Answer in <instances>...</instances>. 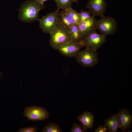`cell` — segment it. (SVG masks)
I'll return each instance as SVG.
<instances>
[{
    "instance_id": "cell-1",
    "label": "cell",
    "mask_w": 132,
    "mask_h": 132,
    "mask_svg": "<svg viewBox=\"0 0 132 132\" xmlns=\"http://www.w3.org/2000/svg\"><path fill=\"white\" fill-rule=\"evenodd\" d=\"M44 4L36 0H29L22 3L19 10V18L21 21L31 23L39 21V13L41 10L44 9Z\"/></svg>"
},
{
    "instance_id": "cell-2",
    "label": "cell",
    "mask_w": 132,
    "mask_h": 132,
    "mask_svg": "<svg viewBox=\"0 0 132 132\" xmlns=\"http://www.w3.org/2000/svg\"><path fill=\"white\" fill-rule=\"evenodd\" d=\"M49 43L51 47L57 50L59 47L69 42L73 41L69 29L60 22L50 34Z\"/></svg>"
},
{
    "instance_id": "cell-3",
    "label": "cell",
    "mask_w": 132,
    "mask_h": 132,
    "mask_svg": "<svg viewBox=\"0 0 132 132\" xmlns=\"http://www.w3.org/2000/svg\"><path fill=\"white\" fill-rule=\"evenodd\" d=\"M74 57L78 63L86 68L94 66L99 60L97 51L88 48L78 51Z\"/></svg>"
},
{
    "instance_id": "cell-4",
    "label": "cell",
    "mask_w": 132,
    "mask_h": 132,
    "mask_svg": "<svg viewBox=\"0 0 132 132\" xmlns=\"http://www.w3.org/2000/svg\"><path fill=\"white\" fill-rule=\"evenodd\" d=\"M59 10L47 14L39 20V26L44 33L50 34L60 22Z\"/></svg>"
},
{
    "instance_id": "cell-5",
    "label": "cell",
    "mask_w": 132,
    "mask_h": 132,
    "mask_svg": "<svg viewBox=\"0 0 132 132\" xmlns=\"http://www.w3.org/2000/svg\"><path fill=\"white\" fill-rule=\"evenodd\" d=\"M96 26L100 33L106 37L114 34L117 28L116 20L109 16H104L99 20H96Z\"/></svg>"
},
{
    "instance_id": "cell-6",
    "label": "cell",
    "mask_w": 132,
    "mask_h": 132,
    "mask_svg": "<svg viewBox=\"0 0 132 132\" xmlns=\"http://www.w3.org/2000/svg\"><path fill=\"white\" fill-rule=\"evenodd\" d=\"M106 36L93 31L85 36L81 40L83 47L97 51L107 41Z\"/></svg>"
},
{
    "instance_id": "cell-7",
    "label": "cell",
    "mask_w": 132,
    "mask_h": 132,
    "mask_svg": "<svg viewBox=\"0 0 132 132\" xmlns=\"http://www.w3.org/2000/svg\"><path fill=\"white\" fill-rule=\"evenodd\" d=\"M23 114L28 120L33 121H44L48 119L50 116L49 112L45 108L35 106L26 107Z\"/></svg>"
},
{
    "instance_id": "cell-8",
    "label": "cell",
    "mask_w": 132,
    "mask_h": 132,
    "mask_svg": "<svg viewBox=\"0 0 132 132\" xmlns=\"http://www.w3.org/2000/svg\"><path fill=\"white\" fill-rule=\"evenodd\" d=\"M107 5L106 0H89L86 7L92 16L101 18L104 16Z\"/></svg>"
},
{
    "instance_id": "cell-9",
    "label": "cell",
    "mask_w": 132,
    "mask_h": 132,
    "mask_svg": "<svg viewBox=\"0 0 132 132\" xmlns=\"http://www.w3.org/2000/svg\"><path fill=\"white\" fill-rule=\"evenodd\" d=\"M83 47L81 41L79 42L73 41L64 44L57 50L62 55L72 57H74L77 52Z\"/></svg>"
},
{
    "instance_id": "cell-10",
    "label": "cell",
    "mask_w": 132,
    "mask_h": 132,
    "mask_svg": "<svg viewBox=\"0 0 132 132\" xmlns=\"http://www.w3.org/2000/svg\"><path fill=\"white\" fill-rule=\"evenodd\" d=\"M119 116L120 128L122 132L129 129L132 123V114L127 109H123L120 110L118 112Z\"/></svg>"
},
{
    "instance_id": "cell-11",
    "label": "cell",
    "mask_w": 132,
    "mask_h": 132,
    "mask_svg": "<svg viewBox=\"0 0 132 132\" xmlns=\"http://www.w3.org/2000/svg\"><path fill=\"white\" fill-rule=\"evenodd\" d=\"M96 20L95 17L92 16L78 24L79 31L83 38L91 32L97 29L96 26Z\"/></svg>"
},
{
    "instance_id": "cell-12",
    "label": "cell",
    "mask_w": 132,
    "mask_h": 132,
    "mask_svg": "<svg viewBox=\"0 0 132 132\" xmlns=\"http://www.w3.org/2000/svg\"><path fill=\"white\" fill-rule=\"evenodd\" d=\"M108 132H116L120 128L119 116L118 113L113 114L105 120L104 122Z\"/></svg>"
},
{
    "instance_id": "cell-13",
    "label": "cell",
    "mask_w": 132,
    "mask_h": 132,
    "mask_svg": "<svg viewBox=\"0 0 132 132\" xmlns=\"http://www.w3.org/2000/svg\"><path fill=\"white\" fill-rule=\"evenodd\" d=\"M78 121L86 129H91L93 127L94 116L91 112L85 111L77 117Z\"/></svg>"
},
{
    "instance_id": "cell-14",
    "label": "cell",
    "mask_w": 132,
    "mask_h": 132,
    "mask_svg": "<svg viewBox=\"0 0 132 132\" xmlns=\"http://www.w3.org/2000/svg\"><path fill=\"white\" fill-rule=\"evenodd\" d=\"M64 10L69 16L73 25H78L80 19L79 13H78L76 10H74L72 7Z\"/></svg>"
},
{
    "instance_id": "cell-15",
    "label": "cell",
    "mask_w": 132,
    "mask_h": 132,
    "mask_svg": "<svg viewBox=\"0 0 132 132\" xmlns=\"http://www.w3.org/2000/svg\"><path fill=\"white\" fill-rule=\"evenodd\" d=\"M69 30L73 41L79 42L81 41L83 38L80 33L78 25H73Z\"/></svg>"
},
{
    "instance_id": "cell-16",
    "label": "cell",
    "mask_w": 132,
    "mask_h": 132,
    "mask_svg": "<svg viewBox=\"0 0 132 132\" xmlns=\"http://www.w3.org/2000/svg\"><path fill=\"white\" fill-rule=\"evenodd\" d=\"M59 16L61 22L69 29L73 25L69 16L64 10L59 12Z\"/></svg>"
},
{
    "instance_id": "cell-17",
    "label": "cell",
    "mask_w": 132,
    "mask_h": 132,
    "mask_svg": "<svg viewBox=\"0 0 132 132\" xmlns=\"http://www.w3.org/2000/svg\"><path fill=\"white\" fill-rule=\"evenodd\" d=\"M57 9L63 10L72 8L73 0H55Z\"/></svg>"
},
{
    "instance_id": "cell-18",
    "label": "cell",
    "mask_w": 132,
    "mask_h": 132,
    "mask_svg": "<svg viewBox=\"0 0 132 132\" xmlns=\"http://www.w3.org/2000/svg\"><path fill=\"white\" fill-rule=\"evenodd\" d=\"M43 132H62L59 125L55 123H51L45 126L42 130Z\"/></svg>"
},
{
    "instance_id": "cell-19",
    "label": "cell",
    "mask_w": 132,
    "mask_h": 132,
    "mask_svg": "<svg viewBox=\"0 0 132 132\" xmlns=\"http://www.w3.org/2000/svg\"><path fill=\"white\" fill-rule=\"evenodd\" d=\"M79 13L80 18L79 24L90 18L92 16L89 11H85L81 10H80V12Z\"/></svg>"
},
{
    "instance_id": "cell-20",
    "label": "cell",
    "mask_w": 132,
    "mask_h": 132,
    "mask_svg": "<svg viewBox=\"0 0 132 132\" xmlns=\"http://www.w3.org/2000/svg\"><path fill=\"white\" fill-rule=\"evenodd\" d=\"M70 132H87L88 131L82 125L75 123L73 125Z\"/></svg>"
},
{
    "instance_id": "cell-21",
    "label": "cell",
    "mask_w": 132,
    "mask_h": 132,
    "mask_svg": "<svg viewBox=\"0 0 132 132\" xmlns=\"http://www.w3.org/2000/svg\"><path fill=\"white\" fill-rule=\"evenodd\" d=\"M37 128L36 127L22 128L18 131V132H36Z\"/></svg>"
},
{
    "instance_id": "cell-22",
    "label": "cell",
    "mask_w": 132,
    "mask_h": 132,
    "mask_svg": "<svg viewBox=\"0 0 132 132\" xmlns=\"http://www.w3.org/2000/svg\"><path fill=\"white\" fill-rule=\"evenodd\" d=\"M107 128L106 125L104 124L103 125H99L98 127L94 130L95 132H108L107 131Z\"/></svg>"
},
{
    "instance_id": "cell-23",
    "label": "cell",
    "mask_w": 132,
    "mask_h": 132,
    "mask_svg": "<svg viewBox=\"0 0 132 132\" xmlns=\"http://www.w3.org/2000/svg\"><path fill=\"white\" fill-rule=\"evenodd\" d=\"M36 0L37 1H38V2H39L40 3L42 4H44V3L45 2L49 0Z\"/></svg>"
},
{
    "instance_id": "cell-24",
    "label": "cell",
    "mask_w": 132,
    "mask_h": 132,
    "mask_svg": "<svg viewBox=\"0 0 132 132\" xmlns=\"http://www.w3.org/2000/svg\"><path fill=\"white\" fill-rule=\"evenodd\" d=\"M79 0H73V2H75L76 3H77Z\"/></svg>"
}]
</instances>
